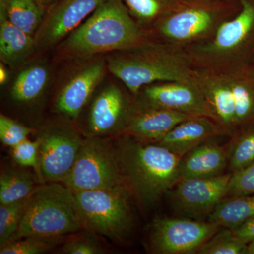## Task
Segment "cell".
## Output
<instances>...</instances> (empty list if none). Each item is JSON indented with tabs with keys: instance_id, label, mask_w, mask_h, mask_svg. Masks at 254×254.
Returning <instances> with one entry per match:
<instances>
[{
	"instance_id": "1",
	"label": "cell",
	"mask_w": 254,
	"mask_h": 254,
	"mask_svg": "<svg viewBox=\"0 0 254 254\" xmlns=\"http://www.w3.org/2000/svg\"><path fill=\"white\" fill-rule=\"evenodd\" d=\"M124 182L143 206H152L180 181L182 157L125 135L115 144Z\"/></svg>"
},
{
	"instance_id": "38",
	"label": "cell",
	"mask_w": 254,
	"mask_h": 254,
	"mask_svg": "<svg viewBox=\"0 0 254 254\" xmlns=\"http://www.w3.org/2000/svg\"><path fill=\"white\" fill-rule=\"evenodd\" d=\"M246 254H254V240L252 241L247 245Z\"/></svg>"
},
{
	"instance_id": "21",
	"label": "cell",
	"mask_w": 254,
	"mask_h": 254,
	"mask_svg": "<svg viewBox=\"0 0 254 254\" xmlns=\"http://www.w3.org/2000/svg\"><path fill=\"white\" fill-rule=\"evenodd\" d=\"M36 48L35 36L20 29L0 14V58L15 66L22 63Z\"/></svg>"
},
{
	"instance_id": "9",
	"label": "cell",
	"mask_w": 254,
	"mask_h": 254,
	"mask_svg": "<svg viewBox=\"0 0 254 254\" xmlns=\"http://www.w3.org/2000/svg\"><path fill=\"white\" fill-rule=\"evenodd\" d=\"M222 227L211 222L189 219L158 218L153 222L150 246L154 253L191 254Z\"/></svg>"
},
{
	"instance_id": "25",
	"label": "cell",
	"mask_w": 254,
	"mask_h": 254,
	"mask_svg": "<svg viewBox=\"0 0 254 254\" xmlns=\"http://www.w3.org/2000/svg\"><path fill=\"white\" fill-rule=\"evenodd\" d=\"M38 177L27 172L10 170L0 176V203L9 204L26 199L41 185Z\"/></svg>"
},
{
	"instance_id": "3",
	"label": "cell",
	"mask_w": 254,
	"mask_h": 254,
	"mask_svg": "<svg viewBox=\"0 0 254 254\" xmlns=\"http://www.w3.org/2000/svg\"><path fill=\"white\" fill-rule=\"evenodd\" d=\"M107 68L134 95L157 82H193L195 71L185 48L152 41L115 52Z\"/></svg>"
},
{
	"instance_id": "35",
	"label": "cell",
	"mask_w": 254,
	"mask_h": 254,
	"mask_svg": "<svg viewBox=\"0 0 254 254\" xmlns=\"http://www.w3.org/2000/svg\"><path fill=\"white\" fill-rule=\"evenodd\" d=\"M237 237L249 244L254 240V216L232 230Z\"/></svg>"
},
{
	"instance_id": "28",
	"label": "cell",
	"mask_w": 254,
	"mask_h": 254,
	"mask_svg": "<svg viewBox=\"0 0 254 254\" xmlns=\"http://www.w3.org/2000/svg\"><path fill=\"white\" fill-rule=\"evenodd\" d=\"M247 245L230 229L220 230L205 242L197 253L200 254H246Z\"/></svg>"
},
{
	"instance_id": "17",
	"label": "cell",
	"mask_w": 254,
	"mask_h": 254,
	"mask_svg": "<svg viewBox=\"0 0 254 254\" xmlns=\"http://www.w3.org/2000/svg\"><path fill=\"white\" fill-rule=\"evenodd\" d=\"M223 135L228 134L212 119L194 116L178 124L165 136L153 143L182 157L210 138Z\"/></svg>"
},
{
	"instance_id": "29",
	"label": "cell",
	"mask_w": 254,
	"mask_h": 254,
	"mask_svg": "<svg viewBox=\"0 0 254 254\" xmlns=\"http://www.w3.org/2000/svg\"><path fill=\"white\" fill-rule=\"evenodd\" d=\"M63 236H31L11 241L0 247V254H39L59 245L65 240Z\"/></svg>"
},
{
	"instance_id": "33",
	"label": "cell",
	"mask_w": 254,
	"mask_h": 254,
	"mask_svg": "<svg viewBox=\"0 0 254 254\" xmlns=\"http://www.w3.org/2000/svg\"><path fill=\"white\" fill-rule=\"evenodd\" d=\"M254 194V162L246 168L232 173L227 197Z\"/></svg>"
},
{
	"instance_id": "4",
	"label": "cell",
	"mask_w": 254,
	"mask_h": 254,
	"mask_svg": "<svg viewBox=\"0 0 254 254\" xmlns=\"http://www.w3.org/2000/svg\"><path fill=\"white\" fill-rule=\"evenodd\" d=\"M240 9L206 41L185 47L196 68L226 69L254 63V0H237Z\"/></svg>"
},
{
	"instance_id": "16",
	"label": "cell",
	"mask_w": 254,
	"mask_h": 254,
	"mask_svg": "<svg viewBox=\"0 0 254 254\" xmlns=\"http://www.w3.org/2000/svg\"><path fill=\"white\" fill-rule=\"evenodd\" d=\"M107 64L98 60L80 70L66 83L55 102L58 113L76 119L103 79Z\"/></svg>"
},
{
	"instance_id": "7",
	"label": "cell",
	"mask_w": 254,
	"mask_h": 254,
	"mask_svg": "<svg viewBox=\"0 0 254 254\" xmlns=\"http://www.w3.org/2000/svg\"><path fill=\"white\" fill-rule=\"evenodd\" d=\"M129 190L125 185L73 192L82 226L112 240H122L132 227Z\"/></svg>"
},
{
	"instance_id": "30",
	"label": "cell",
	"mask_w": 254,
	"mask_h": 254,
	"mask_svg": "<svg viewBox=\"0 0 254 254\" xmlns=\"http://www.w3.org/2000/svg\"><path fill=\"white\" fill-rule=\"evenodd\" d=\"M26 199L0 205V246L9 242L10 239L18 230L22 220L26 203Z\"/></svg>"
},
{
	"instance_id": "2",
	"label": "cell",
	"mask_w": 254,
	"mask_h": 254,
	"mask_svg": "<svg viewBox=\"0 0 254 254\" xmlns=\"http://www.w3.org/2000/svg\"><path fill=\"white\" fill-rule=\"evenodd\" d=\"M122 0H108L60 43V53L82 58L130 49L151 41Z\"/></svg>"
},
{
	"instance_id": "20",
	"label": "cell",
	"mask_w": 254,
	"mask_h": 254,
	"mask_svg": "<svg viewBox=\"0 0 254 254\" xmlns=\"http://www.w3.org/2000/svg\"><path fill=\"white\" fill-rule=\"evenodd\" d=\"M225 70L233 92L237 129L240 131L254 125V63Z\"/></svg>"
},
{
	"instance_id": "19",
	"label": "cell",
	"mask_w": 254,
	"mask_h": 254,
	"mask_svg": "<svg viewBox=\"0 0 254 254\" xmlns=\"http://www.w3.org/2000/svg\"><path fill=\"white\" fill-rule=\"evenodd\" d=\"M229 149L214 142L205 141L182 157L180 181L221 175L228 165Z\"/></svg>"
},
{
	"instance_id": "22",
	"label": "cell",
	"mask_w": 254,
	"mask_h": 254,
	"mask_svg": "<svg viewBox=\"0 0 254 254\" xmlns=\"http://www.w3.org/2000/svg\"><path fill=\"white\" fill-rule=\"evenodd\" d=\"M0 14L33 36L46 16L45 6L36 0H0Z\"/></svg>"
},
{
	"instance_id": "8",
	"label": "cell",
	"mask_w": 254,
	"mask_h": 254,
	"mask_svg": "<svg viewBox=\"0 0 254 254\" xmlns=\"http://www.w3.org/2000/svg\"><path fill=\"white\" fill-rule=\"evenodd\" d=\"M63 184L73 192L125 185L115 145L98 136L83 140L73 168Z\"/></svg>"
},
{
	"instance_id": "12",
	"label": "cell",
	"mask_w": 254,
	"mask_h": 254,
	"mask_svg": "<svg viewBox=\"0 0 254 254\" xmlns=\"http://www.w3.org/2000/svg\"><path fill=\"white\" fill-rule=\"evenodd\" d=\"M108 0H58L35 35L36 47L59 44Z\"/></svg>"
},
{
	"instance_id": "37",
	"label": "cell",
	"mask_w": 254,
	"mask_h": 254,
	"mask_svg": "<svg viewBox=\"0 0 254 254\" xmlns=\"http://www.w3.org/2000/svg\"><path fill=\"white\" fill-rule=\"evenodd\" d=\"M40 4L46 6H50V5L54 4L58 0H36Z\"/></svg>"
},
{
	"instance_id": "36",
	"label": "cell",
	"mask_w": 254,
	"mask_h": 254,
	"mask_svg": "<svg viewBox=\"0 0 254 254\" xmlns=\"http://www.w3.org/2000/svg\"><path fill=\"white\" fill-rule=\"evenodd\" d=\"M8 77H9V75H8L7 71L3 66L2 64H1L0 65V83L1 85H4L6 83Z\"/></svg>"
},
{
	"instance_id": "32",
	"label": "cell",
	"mask_w": 254,
	"mask_h": 254,
	"mask_svg": "<svg viewBox=\"0 0 254 254\" xmlns=\"http://www.w3.org/2000/svg\"><path fill=\"white\" fill-rule=\"evenodd\" d=\"M33 130L5 115L0 116V140L10 148L27 139Z\"/></svg>"
},
{
	"instance_id": "11",
	"label": "cell",
	"mask_w": 254,
	"mask_h": 254,
	"mask_svg": "<svg viewBox=\"0 0 254 254\" xmlns=\"http://www.w3.org/2000/svg\"><path fill=\"white\" fill-rule=\"evenodd\" d=\"M232 173L180 180L173 193L177 208L189 216L210 215L227 197Z\"/></svg>"
},
{
	"instance_id": "31",
	"label": "cell",
	"mask_w": 254,
	"mask_h": 254,
	"mask_svg": "<svg viewBox=\"0 0 254 254\" xmlns=\"http://www.w3.org/2000/svg\"><path fill=\"white\" fill-rule=\"evenodd\" d=\"M39 148L40 140L38 138L35 141L27 138L11 148V155L14 161L21 166L34 169L37 177L41 184H43L40 168Z\"/></svg>"
},
{
	"instance_id": "26",
	"label": "cell",
	"mask_w": 254,
	"mask_h": 254,
	"mask_svg": "<svg viewBox=\"0 0 254 254\" xmlns=\"http://www.w3.org/2000/svg\"><path fill=\"white\" fill-rule=\"evenodd\" d=\"M136 22L143 28L154 27L182 0H122Z\"/></svg>"
},
{
	"instance_id": "6",
	"label": "cell",
	"mask_w": 254,
	"mask_h": 254,
	"mask_svg": "<svg viewBox=\"0 0 254 254\" xmlns=\"http://www.w3.org/2000/svg\"><path fill=\"white\" fill-rule=\"evenodd\" d=\"M82 227L72 190L60 182H46L28 197L22 220L9 242L31 236H63Z\"/></svg>"
},
{
	"instance_id": "13",
	"label": "cell",
	"mask_w": 254,
	"mask_h": 254,
	"mask_svg": "<svg viewBox=\"0 0 254 254\" xmlns=\"http://www.w3.org/2000/svg\"><path fill=\"white\" fill-rule=\"evenodd\" d=\"M193 80L211 110L215 121L227 134L237 133L235 98L226 70L195 68Z\"/></svg>"
},
{
	"instance_id": "5",
	"label": "cell",
	"mask_w": 254,
	"mask_h": 254,
	"mask_svg": "<svg viewBox=\"0 0 254 254\" xmlns=\"http://www.w3.org/2000/svg\"><path fill=\"white\" fill-rule=\"evenodd\" d=\"M240 9L237 0H182L152 29L162 42L185 48L210 39Z\"/></svg>"
},
{
	"instance_id": "34",
	"label": "cell",
	"mask_w": 254,
	"mask_h": 254,
	"mask_svg": "<svg viewBox=\"0 0 254 254\" xmlns=\"http://www.w3.org/2000/svg\"><path fill=\"white\" fill-rule=\"evenodd\" d=\"M63 253L69 254H100L105 251L91 239L81 238L68 241L63 249Z\"/></svg>"
},
{
	"instance_id": "23",
	"label": "cell",
	"mask_w": 254,
	"mask_h": 254,
	"mask_svg": "<svg viewBox=\"0 0 254 254\" xmlns=\"http://www.w3.org/2000/svg\"><path fill=\"white\" fill-rule=\"evenodd\" d=\"M254 216V194L227 197L209 215V222L233 230Z\"/></svg>"
},
{
	"instance_id": "18",
	"label": "cell",
	"mask_w": 254,
	"mask_h": 254,
	"mask_svg": "<svg viewBox=\"0 0 254 254\" xmlns=\"http://www.w3.org/2000/svg\"><path fill=\"white\" fill-rule=\"evenodd\" d=\"M129 112L121 90L115 85L106 87L92 104L88 120L92 136L123 131Z\"/></svg>"
},
{
	"instance_id": "14",
	"label": "cell",
	"mask_w": 254,
	"mask_h": 254,
	"mask_svg": "<svg viewBox=\"0 0 254 254\" xmlns=\"http://www.w3.org/2000/svg\"><path fill=\"white\" fill-rule=\"evenodd\" d=\"M143 97L146 104L191 116L208 117L215 121L211 110L194 81L160 82L148 85L143 88Z\"/></svg>"
},
{
	"instance_id": "15",
	"label": "cell",
	"mask_w": 254,
	"mask_h": 254,
	"mask_svg": "<svg viewBox=\"0 0 254 254\" xmlns=\"http://www.w3.org/2000/svg\"><path fill=\"white\" fill-rule=\"evenodd\" d=\"M191 117L194 116L145 103L141 109L130 110L122 131L125 135L153 143Z\"/></svg>"
},
{
	"instance_id": "10",
	"label": "cell",
	"mask_w": 254,
	"mask_h": 254,
	"mask_svg": "<svg viewBox=\"0 0 254 254\" xmlns=\"http://www.w3.org/2000/svg\"><path fill=\"white\" fill-rule=\"evenodd\" d=\"M38 138L43 183H63L71 172L84 139L73 128L63 125L48 127Z\"/></svg>"
},
{
	"instance_id": "24",
	"label": "cell",
	"mask_w": 254,
	"mask_h": 254,
	"mask_svg": "<svg viewBox=\"0 0 254 254\" xmlns=\"http://www.w3.org/2000/svg\"><path fill=\"white\" fill-rule=\"evenodd\" d=\"M49 80V71L43 64H33L22 70L16 78L11 95L20 103L36 100L44 91Z\"/></svg>"
},
{
	"instance_id": "27",
	"label": "cell",
	"mask_w": 254,
	"mask_h": 254,
	"mask_svg": "<svg viewBox=\"0 0 254 254\" xmlns=\"http://www.w3.org/2000/svg\"><path fill=\"white\" fill-rule=\"evenodd\" d=\"M234 136L229 148L228 165L231 173L254 162V125L241 130Z\"/></svg>"
}]
</instances>
